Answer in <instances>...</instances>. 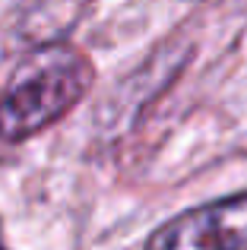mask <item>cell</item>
Masks as SVG:
<instances>
[{
	"label": "cell",
	"instance_id": "6da1fadb",
	"mask_svg": "<svg viewBox=\"0 0 247 250\" xmlns=\"http://www.w3.org/2000/svg\"><path fill=\"white\" fill-rule=\"evenodd\" d=\"M95 80L92 61L73 44L35 48L0 95V140L22 143L63 117Z\"/></svg>",
	"mask_w": 247,
	"mask_h": 250
},
{
	"label": "cell",
	"instance_id": "3957f363",
	"mask_svg": "<svg viewBox=\"0 0 247 250\" xmlns=\"http://www.w3.org/2000/svg\"><path fill=\"white\" fill-rule=\"evenodd\" d=\"M0 250H6V247H3V244H0Z\"/></svg>",
	"mask_w": 247,
	"mask_h": 250
},
{
	"label": "cell",
	"instance_id": "7a4b0ae2",
	"mask_svg": "<svg viewBox=\"0 0 247 250\" xmlns=\"http://www.w3.org/2000/svg\"><path fill=\"white\" fill-rule=\"evenodd\" d=\"M143 250H247V193L212 200L168 219Z\"/></svg>",
	"mask_w": 247,
	"mask_h": 250
}]
</instances>
